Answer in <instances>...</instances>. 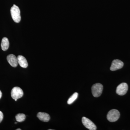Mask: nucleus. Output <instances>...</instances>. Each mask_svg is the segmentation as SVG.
<instances>
[{
    "label": "nucleus",
    "instance_id": "nucleus-1",
    "mask_svg": "<svg viewBox=\"0 0 130 130\" xmlns=\"http://www.w3.org/2000/svg\"><path fill=\"white\" fill-rule=\"evenodd\" d=\"M12 18L15 23H19L21 21L20 11L18 7L14 5L11 9Z\"/></svg>",
    "mask_w": 130,
    "mask_h": 130
},
{
    "label": "nucleus",
    "instance_id": "nucleus-2",
    "mask_svg": "<svg viewBox=\"0 0 130 130\" xmlns=\"http://www.w3.org/2000/svg\"><path fill=\"white\" fill-rule=\"evenodd\" d=\"M120 117V113L118 110L113 109L108 112L107 116L108 120L111 122L117 121Z\"/></svg>",
    "mask_w": 130,
    "mask_h": 130
},
{
    "label": "nucleus",
    "instance_id": "nucleus-3",
    "mask_svg": "<svg viewBox=\"0 0 130 130\" xmlns=\"http://www.w3.org/2000/svg\"><path fill=\"white\" fill-rule=\"evenodd\" d=\"M103 90V86L100 83L93 85L91 88L92 94L95 97H98L102 94Z\"/></svg>",
    "mask_w": 130,
    "mask_h": 130
},
{
    "label": "nucleus",
    "instance_id": "nucleus-4",
    "mask_svg": "<svg viewBox=\"0 0 130 130\" xmlns=\"http://www.w3.org/2000/svg\"><path fill=\"white\" fill-rule=\"evenodd\" d=\"M23 95V90L19 87H15L12 89L11 92V96L13 100H18L22 97Z\"/></svg>",
    "mask_w": 130,
    "mask_h": 130
},
{
    "label": "nucleus",
    "instance_id": "nucleus-5",
    "mask_svg": "<svg viewBox=\"0 0 130 130\" xmlns=\"http://www.w3.org/2000/svg\"><path fill=\"white\" fill-rule=\"evenodd\" d=\"M82 121L83 124L87 129L90 130L96 129V126L89 119L86 117H83L82 118Z\"/></svg>",
    "mask_w": 130,
    "mask_h": 130
},
{
    "label": "nucleus",
    "instance_id": "nucleus-6",
    "mask_svg": "<svg viewBox=\"0 0 130 130\" xmlns=\"http://www.w3.org/2000/svg\"><path fill=\"white\" fill-rule=\"evenodd\" d=\"M128 89V84L126 83H122L117 87L116 93L120 95H124L127 93Z\"/></svg>",
    "mask_w": 130,
    "mask_h": 130
},
{
    "label": "nucleus",
    "instance_id": "nucleus-7",
    "mask_svg": "<svg viewBox=\"0 0 130 130\" xmlns=\"http://www.w3.org/2000/svg\"><path fill=\"white\" fill-rule=\"evenodd\" d=\"M124 63L123 61L118 59H115L112 62L110 70L111 71H115L119 70L123 67Z\"/></svg>",
    "mask_w": 130,
    "mask_h": 130
},
{
    "label": "nucleus",
    "instance_id": "nucleus-8",
    "mask_svg": "<svg viewBox=\"0 0 130 130\" xmlns=\"http://www.w3.org/2000/svg\"><path fill=\"white\" fill-rule=\"evenodd\" d=\"M8 62L12 67H16L18 66V58L13 54H10L7 56V58Z\"/></svg>",
    "mask_w": 130,
    "mask_h": 130
},
{
    "label": "nucleus",
    "instance_id": "nucleus-9",
    "mask_svg": "<svg viewBox=\"0 0 130 130\" xmlns=\"http://www.w3.org/2000/svg\"><path fill=\"white\" fill-rule=\"evenodd\" d=\"M18 63L21 67L26 68L28 66V63L26 58L22 55H19L17 57Z\"/></svg>",
    "mask_w": 130,
    "mask_h": 130
},
{
    "label": "nucleus",
    "instance_id": "nucleus-10",
    "mask_svg": "<svg viewBox=\"0 0 130 130\" xmlns=\"http://www.w3.org/2000/svg\"><path fill=\"white\" fill-rule=\"evenodd\" d=\"M37 117L40 120L43 122H48L50 119V116L48 114L42 112H39L38 113Z\"/></svg>",
    "mask_w": 130,
    "mask_h": 130
},
{
    "label": "nucleus",
    "instance_id": "nucleus-11",
    "mask_svg": "<svg viewBox=\"0 0 130 130\" xmlns=\"http://www.w3.org/2000/svg\"><path fill=\"white\" fill-rule=\"evenodd\" d=\"M9 40L6 37H4L3 38L2 41L1 46L3 51H6L8 49L9 47Z\"/></svg>",
    "mask_w": 130,
    "mask_h": 130
},
{
    "label": "nucleus",
    "instance_id": "nucleus-12",
    "mask_svg": "<svg viewBox=\"0 0 130 130\" xmlns=\"http://www.w3.org/2000/svg\"><path fill=\"white\" fill-rule=\"evenodd\" d=\"M16 121L19 122H22L25 120L26 116L24 114H18L15 116Z\"/></svg>",
    "mask_w": 130,
    "mask_h": 130
},
{
    "label": "nucleus",
    "instance_id": "nucleus-13",
    "mask_svg": "<svg viewBox=\"0 0 130 130\" xmlns=\"http://www.w3.org/2000/svg\"><path fill=\"white\" fill-rule=\"evenodd\" d=\"M78 96V93H74L69 98L68 100L67 103L68 105H71L74 102Z\"/></svg>",
    "mask_w": 130,
    "mask_h": 130
},
{
    "label": "nucleus",
    "instance_id": "nucleus-14",
    "mask_svg": "<svg viewBox=\"0 0 130 130\" xmlns=\"http://www.w3.org/2000/svg\"><path fill=\"white\" fill-rule=\"evenodd\" d=\"M3 118V115L2 112L0 111V123L2 121Z\"/></svg>",
    "mask_w": 130,
    "mask_h": 130
},
{
    "label": "nucleus",
    "instance_id": "nucleus-15",
    "mask_svg": "<svg viewBox=\"0 0 130 130\" xmlns=\"http://www.w3.org/2000/svg\"><path fill=\"white\" fill-rule=\"evenodd\" d=\"M2 96V93L1 91L0 90V99L1 98Z\"/></svg>",
    "mask_w": 130,
    "mask_h": 130
},
{
    "label": "nucleus",
    "instance_id": "nucleus-16",
    "mask_svg": "<svg viewBox=\"0 0 130 130\" xmlns=\"http://www.w3.org/2000/svg\"><path fill=\"white\" fill-rule=\"evenodd\" d=\"M16 130H21V129L18 128V129H16Z\"/></svg>",
    "mask_w": 130,
    "mask_h": 130
},
{
    "label": "nucleus",
    "instance_id": "nucleus-17",
    "mask_svg": "<svg viewBox=\"0 0 130 130\" xmlns=\"http://www.w3.org/2000/svg\"><path fill=\"white\" fill-rule=\"evenodd\" d=\"M17 100H18L17 99H15V100H14V101H17Z\"/></svg>",
    "mask_w": 130,
    "mask_h": 130
},
{
    "label": "nucleus",
    "instance_id": "nucleus-18",
    "mask_svg": "<svg viewBox=\"0 0 130 130\" xmlns=\"http://www.w3.org/2000/svg\"><path fill=\"white\" fill-rule=\"evenodd\" d=\"M15 124H17V123H16V122H15Z\"/></svg>",
    "mask_w": 130,
    "mask_h": 130
}]
</instances>
